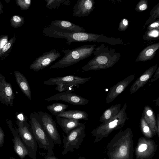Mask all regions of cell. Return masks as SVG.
<instances>
[{"instance_id":"11","label":"cell","mask_w":159,"mask_h":159,"mask_svg":"<svg viewBox=\"0 0 159 159\" xmlns=\"http://www.w3.org/2000/svg\"><path fill=\"white\" fill-rule=\"evenodd\" d=\"M45 101L46 102L61 101L76 106L84 105L88 104L89 102L88 99L68 91L57 93L46 98Z\"/></svg>"},{"instance_id":"15","label":"cell","mask_w":159,"mask_h":159,"mask_svg":"<svg viewBox=\"0 0 159 159\" xmlns=\"http://www.w3.org/2000/svg\"><path fill=\"white\" fill-rule=\"evenodd\" d=\"M93 0H78L73 8V16L79 17L88 16L93 11Z\"/></svg>"},{"instance_id":"8","label":"cell","mask_w":159,"mask_h":159,"mask_svg":"<svg viewBox=\"0 0 159 159\" xmlns=\"http://www.w3.org/2000/svg\"><path fill=\"white\" fill-rule=\"evenodd\" d=\"M18 128L16 130L22 142L30 152L32 159H37L36 154L37 149V143L30 129V125L24 124L16 121Z\"/></svg>"},{"instance_id":"22","label":"cell","mask_w":159,"mask_h":159,"mask_svg":"<svg viewBox=\"0 0 159 159\" xmlns=\"http://www.w3.org/2000/svg\"><path fill=\"white\" fill-rule=\"evenodd\" d=\"M142 116L151 127H155L156 124V118L154 112L150 106L146 105L144 107Z\"/></svg>"},{"instance_id":"12","label":"cell","mask_w":159,"mask_h":159,"mask_svg":"<svg viewBox=\"0 0 159 159\" xmlns=\"http://www.w3.org/2000/svg\"><path fill=\"white\" fill-rule=\"evenodd\" d=\"M6 121L13 136L12 141L14 144L15 152L21 159H24L26 155L31 158V156L30 152L23 143L16 130L13 128L12 121L7 119Z\"/></svg>"},{"instance_id":"4","label":"cell","mask_w":159,"mask_h":159,"mask_svg":"<svg viewBox=\"0 0 159 159\" xmlns=\"http://www.w3.org/2000/svg\"><path fill=\"white\" fill-rule=\"evenodd\" d=\"M29 121L30 129L34 136L39 147L48 150L47 155L50 156L53 154V141L43 129L35 112L30 114Z\"/></svg>"},{"instance_id":"41","label":"cell","mask_w":159,"mask_h":159,"mask_svg":"<svg viewBox=\"0 0 159 159\" xmlns=\"http://www.w3.org/2000/svg\"><path fill=\"white\" fill-rule=\"evenodd\" d=\"M159 97H158V98H157V100H156V105L158 106V107H159Z\"/></svg>"},{"instance_id":"23","label":"cell","mask_w":159,"mask_h":159,"mask_svg":"<svg viewBox=\"0 0 159 159\" xmlns=\"http://www.w3.org/2000/svg\"><path fill=\"white\" fill-rule=\"evenodd\" d=\"M67 105L61 103L55 102L47 106L48 110L56 117L61 113L65 111L68 107Z\"/></svg>"},{"instance_id":"19","label":"cell","mask_w":159,"mask_h":159,"mask_svg":"<svg viewBox=\"0 0 159 159\" xmlns=\"http://www.w3.org/2000/svg\"><path fill=\"white\" fill-rule=\"evenodd\" d=\"M56 118L57 123L66 134L81 123L79 120L58 117Z\"/></svg>"},{"instance_id":"24","label":"cell","mask_w":159,"mask_h":159,"mask_svg":"<svg viewBox=\"0 0 159 159\" xmlns=\"http://www.w3.org/2000/svg\"><path fill=\"white\" fill-rule=\"evenodd\" d=\"M16 40V36L14 35L4 45L0 52L1 59H2L3 58L5 57L8 55V53L10 52L13 47Z\"/></svg>"},{"instance_id":"42","label":"cell","mask_w":159,"mask_h":159,"mask_svg":"<svg viewBox=\"0 0 159 159\" xmlns=\"http://www.w3.org/2000/svg\"><path fill=\"white\" fill-rule=\"evenodd\" d=\"M77 159H86L84 157H80Z\"/></svg>"},{"instance_id":"32","label":"cell","mask_w":159,"mask_h":159,"mask_svg":"<svg viewBox=\"0 0 159 159\" xmlns=\"http://www.w3.org/2000/svg\"><path fill=\"white\" fill-rule=\"evenodd\" d=\"M129 22L128 20L125 18L121 19L119 25L118 30L123 31L127 29L128 26Z\"/></svg>"},{"instance_id":"3","label":"cell","mask_w":159,"mask_h":159,"mask_svg":"<svg viewBox=\"0 0 159 159\" xmlns=\"http://www.w3.org/2000/svg\"><path fill=\"white\" fill-rule=\"evenodd\" d=\"M96 44L80 46L72 49H63L65 55L62 58L51 66L49 69L62 68L71 66L91 56L93 53Z\"/></svg>"},{"instance_id":"40","label":"cell","mask_w":159,"mask_h":159,"mask_svg":"<svg viewBox=\"0 0 159 159\" xmlns=\"http://www.w3.org/2000/svg\"><path fill=\"white\" fill-rule=\"evenodd\" d=\"M3 6L1 3V1H0V14L2 13H3Z\"/></svg>"},{"instance_id":"13","label":"cell","mask_w":159,"mask_h":159,"mask_svg":"<svg viewBox=\"0 0 159 159\" xmlns=\"http://www.w3.org/2000/svg\"><path fill=\"white\" fill-rule=\"evenodd\" d=\"M135 76V74L129 75L110 88L106 95V103H111L123 92L133 80Z\"/></svg>"},{"instance_id":"16","label":"cell","mask_w":159,"mask_h":159,"mask_svg":"<svg viewBox=\"0 0 159 159\" xmlns=\"http://www.w3.org/2000/svg\"><path fill=\"white\" fill-rule=\"evenodd\" d=\"M157 68L156 64L145 71L132 85L129 89L130 94H133L143 87L152 77Z\"/></svg>"},{"instance_id":"20","label":"cell","mask_w":159,"mask_h":159,"mask_svg":"<svg viewBox=\"0 0 159 159\" xmlns=\"http://www.w3.org/2000/svg\"><path fill=\"white\" fill-rule=\"evenodd\" d=\"M121 105L117 104L106 109L100 116L99 121L105 124L117 115L120 110Z\"/></svg>"},{"instance_id":"43","label":"cell","mask_w":159,"mask_h":159,"mask_svg":"<svg viewBox=\"0 0 159 159\" xmlns=\"http://www.w3.org/2000/svg\"><path fill=\"white\" fill-rule=\"evenodd\" d=\"M9 159H16L12 157H10L9 158Z\"/></svg>"},{"instance_id":"27","label":"cell","mask_w":159,"mask_h":159,"mask_svg":"<svg viewBox=\"0 0 159 159\" xmlns=\"http://www.w3.org/2000/svg\"><path fill=\"white\" fill-rule=\"evenodd\" d=\"M143 38L148 41L159 39V30L154 29L147 30L144 34Z\"/></svg>"},{"instance_id":"36","label":"cell","mask_w":159,"mask_h":159,"mask_svg":"<svg viewBox=\"0 0 159 159\" xmlns=\"http://www.w3.org/2000/svg\"><path fill=\"white\" fill-rule=\"evenodd\" d=\"M127 148L125 146H122L119 149V153L122 156H125L127 154Z\"/></svg>"},{"instance_id":"21","label":"cell","mask_w":159,"mask_h":159,"mask_svg":"<svg viewBox=\"0 0 159 159\" xmlns=\"http://www.w3.org/2000/svg\"><path fill=\"white\" fill-rule=\"evenodd\" d=\"M56 117L79 120H88V115L86 112L78 110L65 111Z\"/></svg>"},{"instance_id":"1","label":"cell","mask_w":159,"mask_h":159,"mask_svg":"<svg viewBox=\"0 0 159 159\" xmlns=\"http://www.w3.org/2000/svg\"><path fill=\"white\" fill-rule=\"evenodd\" d=\"M45 36L60 39H64L67 40L66 43L68 45L72 42H94L107 43L111 45L122 44V41L120 39L113 37H108L103 34L88 33L85 32L67 33L58 32L43 29Z\"/></svg>"},{"instance_id":"37","label":"cell","mask_w":159,"mask_h":159,"mask_svg":"<svg viewBox=\"0 0 159 159\" xmlns=\"http://www.w3.org/2000/svg\"><path fill=\"white\" fill-rule=\"evenodd\" d=\"M5 135L3 131L0 126V147H2L4 142Z\"/></svg>"},{"instance_id":"17","label":"cell","mask_w":159,"mask_h":159,"mask_svg":"<svg viewBox=\"0 0 159 159\" xmlns=\"http://www.w3.org/2000/svg\"><path fill=\"white\" fill-rule=\"evenodd\" d=\"M159 48V42L148 46L140 52L135 61H145L152 59Z\"/></svg>"},{"instance_id":"18","label":"cell","mask_w":159,"mask_h":159,"mask_svg":"<svg viewBox=\"0 0 159 159\" xmlns=\"http://www.w3.org/2000/svg\"><path fill=\"white\" fill-rule=\"evenodd\" d=\"M16 81L23 93L30 100H31L30 88L28 82L24 75L18 71H14Z\"/></svg>"},{"instance_id":"33","label":"cell","mask_w":159,"mask_h":159,"mask_svg":"<svg viewBox=\"0 0 159 159\" xmlns=\"http://www.w3.org/2000/svg\"><path fill=\"white\" fill-rule=\"evenodd\" d=\"M8 36L7 35L0 36V52L8 41Z\"/></svg>"},{"instance_id":"31","label":"cell","mask_w":159,"mask_h":159,"mask_svg":"<svg viewBox=\"0 0 159 159\" xmlns=\"http://www.w3.org/2000/svg\"><path fill=\"white\" fill-rule=\"evenodd\" d=\"M16 118L17 121L23 123L24 124H28V118L22 112H16Z\"/></svg>"},{"instance_id":"29","label":"cell","mask_w":159,"mask_h":159,"mask_svg":"<svg viewBox=\"0 0 159 159\" xmlns=\"http://www.w3.org/2000/svg\"><path fill=\"white\" fill-rule=\"evenodd\" d=\"M16 3L21 10H27L30 7L31 1L30 0H16Z\"/></svg>"},{"instance_id":"30","label":"cell","mask_w":159,"mask_h":159,"mask_svg":"<svg viewBox=\"0 0 159 159\" xmlns=\"http://www.w3.org/2000/svg\"><path fill=\"white\" fill-rule=\"evenodd\" d=\"M148 8L147 0H141L136 5L135 10L140 12L147 9Z\"/></svg>"},{"instance_id":"26","label":"cell","mask_w":159,"mask_h":159,"mask_svg":"<svg viewBox=\"0 0 159 159\" xmlns=\"http://www.w3.org/2000/svg\"><path fill=\"white\" fill-rule=\"evenodd\" d=\"M150 16L149 19L146 21L144 26V29L145 28L146 25L148 24L152 23L158 19L159 17V3H157L153 8L151 10L150 13Z\"/></svg>"},{"instance_id":"6","label":"cell","mask_w":159,"mask_h":159,"mask_svg":"<svg viewBox=\"0 0 159 159\" xmlns=\"http://www.w3.org/2000/svg\"><path fill=\"white\" fill-rule=\"evenodd\" d=\"M84 123H81L77 127L64 135L63 145L64 150L62 155H64L69 152L73 151L75 149H79L85 135Z\"/></svg>"},{"instance_id":"9","label":"cell","mask_w":159,"mask_h":159,"mask_svg":"<svg viewBox=\"0 0 159 159\" xmlns=\"http://www.w3.org/2000/svg\"><path fill=\"white\" fill-rule=\"evenodd\" d=\"M61 55L57 49H53L37 58L30 66L29 68L35 71H39L50 65Z\"/></svg>"},{"instance_id":"2","label":"cell","mask_w":159,"mask_h":159,"mask_svg":"<svg viewBox=\"0 0 159 159\" xmlns=\"http://www.w3.org/2000/svg\"><path fill=\"white\" fill-rule=\"evenodd\" d=\"M102 45L96 48L93 53L95 57L82 67L83 71L107 69L113 66L119 61L120 54Z\"/></svg>"},{"instance_id":"5","label":"cell","mask_w":159,"mask_h":159,"mask_svg":"<svg viewBox=\"0 0 159 159\" xmlns=\"http://www.w3.org/2000/svg\"><path fill=\"white\" fill-rule=\"evenodd\" d=\"M91 78V77L83 78L74 75H68L50 78L44 81L43 84L47 85H57L56 90L60 92H71L76 88H79L80 84L88 81Z\"/></svg>"},{"instance_id":"10","label":"cell","mask_w":159,"mask_h":159,"mask_svg":"<svg viewBox=\"0 0 159 159\" xmlns=\"http://www.w3.org/2000/svg\"><path fill=\"white\" fill-rule=\"evenodd\" d=\"M44 29L56 31L58 32L67 33L84 32L86 30L82 27L70 21L59 20L51 21L48 26L44 27Z\"/></svg>"},{"instance_id":"34","label":"cell","mask_w":159,"mask_h":159,"mask_svg":"<svg viewBox=\"0 0 159 159\" xmlns=\"http://www.w3.org/2000/svg\"><path fill=\"white\" fill-rule=\"evenodd\" d=\"M154 29L159 30V19H158L154 22L148 25L147 28V30Z\"/></svg>"},{"instance_id":"25","label":"cell","mask_w":159,"mask_h":159,"mask_svg":"<svg viewBox=\"0 0 159 159\" xmlns=\"http://www.w3.org/2000/svg\"><path fill=\"white\" fill-rule=\"evenodd\" d=\"M46 2V7L51 10L58 8L61 4L68 5L70 2L69 0H45Z\"/></svg>"},{"instance_id":"14","label":"cell","mask_w":159,"mask_h":159,"mask_svg":"<svg viewBox=\"0 0 159 159\" xmlns=\"http://www.w3.org/2000/svg\"><path fill=\"white\" fill-rule=\"evenodd\" d=\"M15 95L10 83L6 81L0 73V101L2 104L12 106Z\"/></svg>"},{"instance_id":"35","label":"cell","mask_w":159,"mask_h":159,"mask_svg":"<svg viewBox=\"0 0 159 159\" xmlns=\"http://www.w3.org/2000/svg\"><path fill=\"white\" fill-rule=\"evenodd\" d=\"M154 75L152 76L148 81L150 83H152L155 81L159 78V67H158L154 73Z\"/></svg>"},{"instance_id":"39","label":"cell","mask_w":159,"mask_h":159,"mask_svg":"<svg viewBox=\"0 0 159 159\" xmlns=\"http://www.w3.org/2000/svg\"><path fill=\"white\" fill-rule=\"evenodd\" d=\"M45 159H58L56 157L54 156H48L47 155H46L45 156Z\"/></svg>"},{"instance_id":"38","label":"cell","mask_w":159,"mask_h":159,"mask_svg":"<svg viewBox=\"0 0 159 159\" xmlns=\"http://www.w3.org/2000/svg\"><path fill=\"white\" fill-rule=\"evenodd\" d=\"M147 145L146 144L140 145L138 148V150L140 152H143L145 151L147 148Z\"/></svg>"},{"instance_id":"28","label":"cell","mask_w":159,"mask_h":159,"mask_svg":"<svg viewBox=\"0 0 159 159\" xmlns=\"http://www.w3.org/2000/svg\"><path fill=\"white\" fill-rule=\"evenodd\" d=\"M10 25L14 28L20 27L25 23L24 18L19 15L12 16L10 20Z\"/></svg>"},{"instance_id":"7","label":"cell","mask_w":159,"mask_h":159,"mask_svg":"<svg viewBox=\"0 0 159 159\" xmlns=\"http://www.w3.org/2000/svg\"><path fill=\"white\" fill-rule=\"evenodd\" d=\"M35 112L43 128L52 139L54 144L61 146V140L56 123L52 116L47 112L41 111Z\"/></svg>"}]
</instances>
